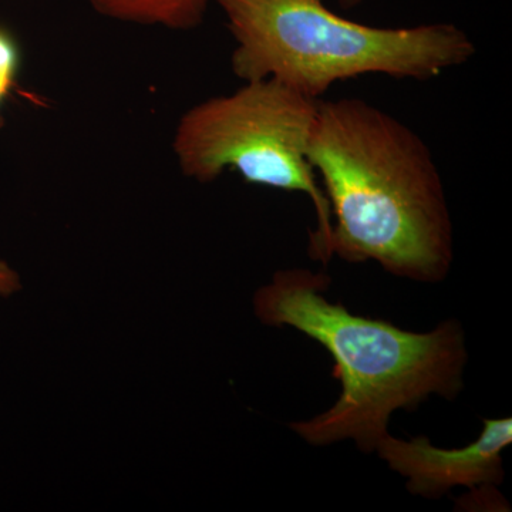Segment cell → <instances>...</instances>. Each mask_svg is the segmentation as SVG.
<instances>
[{
  "mask_svg": "<svg viewBox=\"0 0 512 512\" xmlns=\"http://www.w3.org/2000/svg\"><path fill=\"white\" fill-rule=\"evenodd\" d=\"M332 215L329 258L373 261L437 284L454 259L453 222L429 146L362 99L320 101L308 151Z\"/></svg>",
  "mask_w": 512,
  "mask_h": 512,
  "instance_id": "6da1fadb",
  "label": "cell"
},
{
  "mask_svg": "<svg viewBox=\"0 0 512 512\" xmlns=\"http://www.w3.org/2000/svg\"><path fill=\"white\" fill-rule=\"evenodd\" d=\"M329 284L328 275L309 269L276 272L255 293V313L266 326L298 330L335 360L339 399L291 429L312 446L353 440L363 453H375L394 412L414 410L431 394L453 400L461 393L466 338L454 320L416 333L355 315L326 298Z\"/></svg>",
  "mask_w": 512,
  "mask_h": 512,
  "instance_id": "7a4b0ae2",
  "label": "cell"
},
{
  "mask_svg": "<svg viewBox=\"0 0 512 512\" xmlns=\"http://www.w3.org/2000/svg\"><path fill=\"white\" fill-rule=\"evenodd\" d=\"M234 36L232 72L275 79L319 100L333 84L365 74L427 82L476 55L450 23L376 28L336 15L323 0H215Z\"/></svg>",
  "mask_w": 512,
  "mask_h": 512,
  "instance_id": "3957f363",
  "label": "cell"
},
{
  "mask_svg": "<svg viewBox=\"0 0 512 512\" xmlns=\"http://www.w3.org/2000/svg\"><path fill=\"white\" fill-rule=\"evenodd\" d=\"M319 103L275 79L245 82L188 110L175 131L174 153L183 173L200 183L232 168L247 183L305 194L318 221L309 255L326 265L332 215L308 156Z\"/></svg>",
  "mask_w": 512,
  "mask_h": 512,
  "instance_id": "277c9868",
  "label": "cell"
},
{
  "mask_svg": "<svg viewBox=\"0 0 512 512\" xmlns=\"http://www.w3.org/2000/svg\"><path fill=\"white\" fill-rule=\"evenodd\" d=\"M478 439L467 447L437 448L427 437L400 440L389 433L376 451L394 473L407 480V490L439 498L456 487H488L503 483V453L512 443L511 419H485Z\"/></svg>",
  "mask_w": 512,
  "mask_h": 512,
  "instance_id": "5b68a950",
  "label": "cell"
},
{
  "mask_svg": "<svg viewBox=\"0 0 512 512\" xmlns=\"http://www.w3.org/2000/svg\"><path fill=\"white\" fill-rule=\"evenodd\" d=\"M106 18L185 30L200 25L208 0H89Z\"/></svg>",
  "mask_w": 512,
  "mask_h": 512,
  "instance_id": "8992f818",
  "label": "cell"
},
{
  "mask_svg": "<svg viewBox=\"0 0 512 512\" xmlns=\"http://www.w3.org/2000/svg\"><path fill=\"white\" fill-rule=\"evenodd\" d=\"M20 64L18 43L8 30L0 28V104L12 92Z\"/></svg>",
  "mask_w": 512,
  "mask_h": 512,
  "instance_id": "52a82bcc",
  "label": "cell"
},
{
  "mask_svg": "<svg viewBox=\"0 0 512 512\" xmlns=\"http://www.w3.org/2000/svg\"><path fill=\"white\" fill-rule=\"evenodd\" d=\"M3 127V119L0 117V128ZM20 289L19 275L5 261H0V295L10 296Z\"/></svg>",
  "mask_w": 512,
  "mask_h": 512,
  "instance_id": "ba28073f",
  "label": "cell"
},
{
  "mask_svg": "<svg viewBox=\"0 0 512 512\" xmlns=\"http://www.w3.org/2000/svg\"><path fill=\"white\" fill-rule=\"evenodd\" d=\"M340 5H342V8L349 9V8H355V6L360 5L362 3V0H339Z\"/></svg>",
  "mask_w": 512,
  "mask_h": 512,
  "instance_id": "9c48e42d",
  "label": "cell"
}]
</instances>
